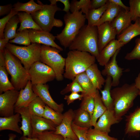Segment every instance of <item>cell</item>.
I'll return each instance as SVG.
<instances>
[{
  "instance_id": "cell-26",
  "label": "cell",
  "mask_w": 140,
  "mask_h": 140,
  "mask_svg": "<svg viewBox=\"0 0 140 140\" xmlns=\"http://www.w3.org/2000/svg\"><path fill=\"white\" fill-rule=\"evenodd\" d=\"M86 73L96 90H101L105 83V80L99 69L97 65L95 63L86 71Z\"/></svg>"
},
{
  "instance_id": "cell-4",
  "label": "cell",
  "mask_w": 140,
  "mask_h": 140,
  "mask_svg": "<svg viewBox=\"0 0 140 140\" xmlns=\"http://www.w3.org/2000/svg\"><path fill=\"white\" fill-rule=\"evenodd\" d=\"M82 13L81 11H75L73 13H66L64 16V27L55 37L65 49L69 47L85 25L86 18L85 15Z\"/></svg>"
},
{
  "instance_id": "cell-30",
  "label": "cell",
  "mask_w": 140,
  "mask_h": 140,
  "mask_svg": "<svg viewBox=\"0 0 140 140\" xmlns=\"http://www.w3.org/2000/svg\"><path fill=\"white\" fill-rule=\"evenodd\" d=\"M108 7L95 26H98L108 22L111 23L122 9L120 6L110 2L108 0Z\"/></svg>"
},
{
  "instance_id": "cell-19",
  "label": "cell",
  "mask_w": 140,
  "mask_h": 140,
  "mask_svg": "<svg viewBox=\"0 0 140 140\" xmlns=\"http://www.w3.org/2000/svg\"><path fill=\"white\" fill-rule=\"evenodd\" d=\"M57 126L53 122L43 117L32 116V137L36 134L46 131H55Z\"/></svg>"
},
{
  "instance_id": "cell-8",
  "label": "cell",
  "mask_w": 140,
  "mask_h": 140,
  "mask_svg": "<svg viewBox=\"0 0 140 140\" xmlns=\"http://www.w3.org/2000/svg\"><path fill=\"white\" fill-rule=\"evenodd\" d=\"M41 46L40 44L34 43L20 46L8 43L5 48L20 60L28 72L34 63L40 60Z\"/></svg>"
},
{
  "instance_id": "cell-20",
  "label": "cell",
  "mask_w": 140,
  "mask_h": 140,
  "mask_svg": "<svg viewBox=\"0 0 140 140\" xmlns=\"http://www.w3.org/2000/svg\"><path fill=\"white\" fill-rule=\"evenodd\" d=\"M15 112L19 114L22 118L21 127H20L23 135L31 138L32 134V116L27 107L15 108Z\"/></svg>"
},
{
  "instance_id": "cell-6",
  "label": "cell",
  "mask_w": 140,
  "mask_h": 140,
  "mask_svg": "<svg viewBox=\"0 0 140 140\" xmlns=\"http://www.w3.org/2000/svg\"><path fill=\"white\" fill-rule=\"evenodd\" d=\"M37 1L38 4L41 5L42 8L31 15L34 21L42 30L50 32L54 27H62L63 24L62 21L55 18L54 16L56 12L62 10L57 4H44L41 1Z\"/></svg>"
},
{
  "instance_id": "cell-49",
  "label": "cell",
  "mask_w": 140,
  "mask_h": 140,
  "mask_svg": "<svg viewBox=\"0 0 140 140\" xmlns=\"http://www.w3.org/2000/svg\"><path fill=\"white\" fill-rule=\"evenodd\" d=\"M50 4L52 5L57 4V2H60L62 3L64 5V8L62 11L65 12L66 13L69 12L70 8V3L69 0H49Z\"/></svg>"
},
{
  "instance_id": "cell-31",
  "label": "cell",
  "mask_w": 140,
  "mask_h": 140,
  "mask_svg": "<svg viewBox=\"0 0 140 140\" xmlns=\"http://www.w3.org/2000/svg\"><path fill=\"white\" fill-rule=\"evenodd\" d=\"M20 23L17 32L25 29H32L42 30L33 19L31 14L25 12H18L17 15Z\"/></svg>"
},
{
  "instance_id": "cell-44",
  "label": "cell",
  "mask_w": 140,
  "mask_h": 140,
  "mask_svg": "<svg viewBox=\"0 0 140 140\" xmlns=\"http://www.w3.org/2000/svg\"><path fill=\"white\" fill-rule=\"evenodd\" d=\"M135 43V45L133 49L125 57V59L130 60L137 59L140 60V38L136 39Z\"/></svg>"
},
{
  "instance_id": "cell-33",
  "label": "cell",
  "mask_w": 140,
  "mask_h": 140,
  "mask_svg": "<svg viewBox=\"0 0 140 140\" xmlns=\"http://www.w3.org/2000/svg\"><path fill=\"white\" fill-rule=\"evenodd\" d=\"M13 9L16 12L23 11L30 14L40 10L41 5L34 2L33 0L25 3L17 2L13 5Z\"/></svg>"
},
{
  "instance_id": "cell-41",
  "label": "cell",
  "mask_w": 140,
  "mask_h": 140,
  "mask_svg": "<svg viewBox=\"0 0 140 140\" xmlns=\"http://www.w3.org/2000/svg\"><path fill=\"white\" fill-rule=\"evenodd\" d=\"M94 96H91L83 97L80 105V108L87 111L92 116L94 107Z\"/></svg>"
},
{
  "instance_id": "cell-18",
  "label": "cell",
  "mask_w": 140,
  "mask_h": 140,
  "mask_svg": "<svg viewBox=\"0 0 140 140\" xmlns=\"http://www.w3.org/2000/svg\"><path fill=\"white\" fill-rule=\"evenodd\" d=\"M120 122L116 118L114 110H107L100 117L94 128L109 133L110 131L111 126Z\"/></svg>"
},
{
  "instance_id": "cell-58",
  "label": "cell",
  "mask_w": 140,
  "mask_h": 140,
  "mask_svg": "<svg viewBox=\"0 0 140 140\" xmlns=\"http://www.w3.org/2000/svg\"><path fill=\"white\" fill-rule=\"evenodd\" d=\"M138 20L139 23L140 24V16L138 19Z\"/></svg>"
},
{
  "instance_id": "cell-55",
  "label": "cell",
  "mask_w": 140,
  "mask_h": 140,
  "mask_svg": "<svg viewBox=\"0 0 140 140\" xmlns=\"http://www.w3.org/2000/svg\"><path fill=\"white\" fill-rule=\"evenodd\" d=\"M19 140H39L37 138L35 137L29 138L26 136H22L19 138Z\"/></svg>"
},
{
  "instance_id": "cell-15",
  "label": "cell",
  "mask_w": 140,
  "mask_h": 140,
  "mask_svg": "<svg viewBox=\"0 0 140 140\" xmlns=\"http://www.w3.org/2000/svg\"><path fill=\"white\" fill-rule=\"evenodd\" d=\"M30 39L32 43H37L50 46L55 48L61 51L63 50L62 48L54 42L55 36L50 32L42 30L29 29Z\"/></svg>"
},
{
  "instance_id": "cell-25",
  "label": "cell",
  "mask_w": 140,
  "mask_h": 140,
  "mask_svg": "<svg viewBox=\"0 0 140 140\" xmlns=\"http://www.w3.org/2000/svg\"><path fill=\"white\" fill-rule=\"evenodd\" d=\"M140 35V24L138 19L117 35V40L124 45L136 36Z\"/></svg>"
},
{
  "instance_id": "cell-34",
  "label": "cell",
  "mask_w": 140,
  "mask_h": 140,
  "mask_svg": "<svg viewBox=\"0 0 140 140\" xmlns=\"http://www.w3.org/2000/svg\"><path fill=\"white\" fill-rule=\"evenodd\" d=\"M20 22L18 15L12 17L6 24L4 30V38L9 40L14 38L17 35L16 30Z\"/></svg>"
},
{
  "instance_id": "cell-52",
  "label": "cell",
  "mask_w": 140,
  "mask_h": 140,
  "mask_svg": "<svg viewBox=\"0 0 140 140\" xmlns=\"http://www.w3.org/2000/svg\"><path fill=\"white\" fill-rule=\"evenodd\" d=\"M109 1L122 8L125 10L129 11V7L125 6L121 0H108Z\"/></svg>"
},
{
  "instance_id": "cell-11",
  "label": "cell",
  "mask_w": 140,
  "mask_h": 140,
  "mask_svg": "<svg viewBox=\"0 0 140 140\" xmlns=\"http://www.w3.org/2000/svg\"><path fill=\"white\" fill-rule=\"evenodd\" d=\"M34 93L46 105L55 111L62 113L64 110V104H58L52 97L49 90V86L46 84L32 85Z\"/></svg>"
},
{
  "instance_id": "cell-22",
  "label": "cell",
  "mask_w": 140,
  "mask_h": 140,
  "mask_svg": "<svg viewBox=\"0 0 140 140\" xmlns=\"http://www.w3.org/2000/svg\"><path fill=\"white\" fill-rule=\"evenodd\" d=\"M21 118L18 113L9 117H0V131L9 130L22 134L23 132L18 125Z\"/></svg>"
},
{
  "instance_id": "cell-2",
  "label": "cell",
  "mask_w": 140,
  "mask_h": 140,
  "mask_svg": "<svg viewBox=\"0 0 140 140\" xmlns=\"http://www.w3.org/2000/svg\"><path fill=\"white\" fill-rule=\"evenodd\" d=\"M96 59L90 53L78 50H70L65 58L64 77L73 80L78 75L86 72L95 63Z\"/></svg>"
},
{
  "instance_id": "cell-50",
  "label": "cell",
  "mask_w": 140,
  "mask_h": 140,
  "mask_svg": "<svg viewBox=\"0 0 140 140\" xmlns=\"http://www.w3.org/2000/svg\"><path fill=\"white\" fill-rule=\"evenodd\" d=\"M108 0H92L90 1V9H96L105 5Z\"/></svg>"
},
{
  "instance_id": "cell-35",
  "label": "cell",
  "mask_w": 140,
  "mask_h": 140,
  "mask_svg": "<svg viewBox=\"0 0 140 140\" xmlns=\"http://www.w3.org/2000/svg\"><path fill=\"white\" fill-rule=\"evenodd\" d=\"M108 0L104 6L96 9H90L85 15L88 20V25L94 26L101 18L107 9L108 5Z\"/></svg>"
},
{
  "instance_id": "cell-53",
  "label": "cell",
  "mask_w": 140,
  "mask_h": 140,
  "mask_svg": "<svg viewBox=\"0 0 140 140\" xmlns=\"http://www.w3.org/2000/svg\"><path fill=\"white\" fill-rule=\"evenodd\" d=\"M9 41V40L6 38L0 39V51L4 50L6 45Z\"/></svg>"
},
{
  "instance_id": "cell-57",
  "label": "cell",
  "mask_w": 140,
  "mask_h": 140,
  "mask_svg": "<svg viewBox=\"0 0 140 140\" xmlns=\"http://www.w3.org/2000/svg\"><path fill=\"white\" fill-rule=\"evenodd\" d=\"M64 140H74L70 138L66 137V138H64Z\"/></svg>"
},
{
  "instance_id": "cell-21",
  "label": "cell",
  "mask_w": 140,
  "mask_h": 140,
  "mask_svg": "<svg viewBox=\"0 0 140 140\" xmlns=\"http://www.w3.org/2000/svg\"><path fill=\"white\" fill-rule=\"evenodd\" d=\"M32 86L31 81L29 80L25 88L19 91L18 97L15 105V108L27 107L30 104L37 96L33 92Z\"/></svg>"
},
{
  "instance_id": "cell-32",
  "label": "cell",
  "mask_w": 140,
  "mask_h": 140,
  "mask_svg": "<svg viewBox=\"0 0 140 140\" xmlns=\"http://www.w3.org/2000/svg\"><path fill=\"white\" fill-rule=\"evenodd\" d=\"M73 122L76 125L82 127L90 128L91 116L87 111L80 108L74 111Z\"/></svg>"
},
{
  "instance_id": "cell-46",
  "label": "cell",
  "mask_w": 140,
  "mask_h": 140,
  "mask_svg": "<svg viewBox=\"0 0 140 140\" xmlns=\"http://www.w3.org/2000/svg\"><path fill=\"white\" fill-rule=\"evenodd\" d=\"M72 127L78 140H88L86 134L89 128L79 126L75 124L73 122L72 124Z\"/></svg>"
},
{
  "instance_id": "cell-10",
  "label": "cell",
  "mask_w": 140,
  "mask_h": 140,
  "mask_svg": "<svg viewBox=\"0 0 140 140\" xmlns=\"http://www.w3.org/2000/svg\"><path fill=\"white\" fill-rule=\"evenodd\" d=\"M19 91L15 89L9 90L0 94V116L9 117L14 115L15 105Z\"/></svg>"
},
{
  "instance_id": "cell-9",
  "label": "cell",
  "mask_w": 140,
  "mask_h": 140,
  "mask_svg": "<svg viewBox=\"0 0 140 140\" xmlns=\"http://www.w3.org/2000/svg\"><path fill=\"white\" fill-rule=\"evenodd\" d=\"M28 72L32 85L46 84L55 79V74L52 69L40 61L34 63Z\"/></svg>"
},
{
  "instance_id": "cell-13",
  "label": "cell",
  "mask_w": 140,
  "mask_h": 140,
  "mask_svg": "<svg viewBox=\"0 0 140 140\" xmlns=\"http://www.w3.org/2000/svg\"><path fill=\"white\" fill-rule=\"evenodd\" d=\"M120 49L117 51L109 62L104 66V68L101 72L103 75L109 76L111 77L112 87H115L119 85L120 79L123 74V68L118 66L116 60L117 56Z\"/></svg>"
},
{
  "instance_id": "cell-28",
  "label": "cell",
  "mask_w": 140,
  "mask_h": 140,
  "mask_svg": "<svg viewBox=\"0 0 140 140\" xmlns=\"http://www.w3.org/2000/svg\"><path fill=\"white\" fill-rule=\"evenodd\" d=\"M112 79L109 76H106L104 89L100 90L102 94V101L106 108L109 110H114L113 100L111 95L110 91L112 85Z\"/></svg>"
},
{
  "instance_id": "cell-1",
  "label": "cell",
  "mask_w": 140,
  "mask_h": 140,
  "mask_svg": "<svg viewBox=\"0 0 140 140\" xmlns=\"http://www.w3.org/2000/svg\"><path fill=\"white\" fill-rule=\"evenodd\" d=\"M139 90L135 83H125L110 91L114 104V111L117 119L120 122L134 104L139 95Z\"/></svg>"
},
{
  "instance_id": "cell-27",
  "label": "cell",
  "mask_w": 140,
  "mask_h": 140,
  "mask_svg": "<svg viewBox=\"0 0 140 140\" xmlns=\"http://www.w3.org/2000/svg\"><path fill=\"white\" fill-rule=\"evenodd\" d=\"M74 79L78 82L83 89V92L81 94L83 97L89 96L94 97L97 90L94 88L85 72L77 75Z\"/></svg>"
},
{
  "instance_id": "cell-36",
  "label": "cell",
  "mask_w": 140,
  "mask_h": 140,
  "mask_svg": "<svg viewBox=\"0 0 140 140\" xmlns=\"http://www.w3.org/2000/svg\"><path fill=\"white\" fill-rule=\"evenodd\" d=\"M46 105L37 96L30 104L27 107L32 115L43 117Z\"/></svg>"
},
{
  "instance_id": "cell-38",
  "label": "cell",
  "mask_w": 140,
  "mask_h": 140,
  "mask_svg": "<svg viewBox=\"0 0 140 140\" xmlns=\"http://www.w3.org/2000/svg\"><path fill=\"white\" fill-rule=\"evenodd\" d=\"M43 117L51 121L58 126L60 125L62 122L63 114L62 113L55 111L46 105Z\"/></svg>"
},
{
  "instance_id": "cell-5",
  "label": "cell",
  "mask_w": 140,
  "mask_h": 140,
  "mask_svg": "<svg viewBox=\"0 0 140 140\" xmlns=\"http://www.w3.org/2000/svg\"><path fill=\"white\" fill-rule=\"evenodd\" d=\"M4 54L6 68L11 76V82L15 89L19 91L25 88L30 80L29 72L20 60L5 48Z\"/></svg>"
},
{
  "instance_id": "cell-14",
  "label": "cell",
  "mask_w": 140,
  "mask_h": 140,
  "mask_svg": "<svg viewBox=\"0 0 140 140\" xmlns=\"http://www.w3.org/2000/svg\"><path fill=\"white\" fill-rule=\"evenodd\" d=\"M97 26L98 47L100 53L110 41L115 39L117 32L116 29L109 22H105Z\"/></svg>"
},
{
  "instance_id": "cell-37",
  "label": "cell",
  "mask_w": 140,
  "mask_h": 140,
  "mask_svg": "<svg viewBox=\"0 0 140 140\" xmlns=\"http://www.w3.org/2000/svg\"><path fill=\"white\" fill-rule=\"evenodd\" d=\"M107 132L91 127L86 134L88 140H118L117 138L110 136Z\"/></svg>"
},
{
  "instance_id": "cell-48",
  "label": "cell",
  "mask_w": 140,
  "mask_h": 140,
  "mask_svg": "<svg viewBox=\"0 0 140 140\" xmlns=\"http://www.w3.org/2000/svg\"><path fill=\"white\" fill-rule=\"evenodd\" d=\"M83 97V95L79 94L78 93H71L68 95H66L64 99L66 101L67 104L68 105L77 100H82Z\"/></svg>"
},
{
  "instance_id": "cell-56",
  "label": "cell",
  "mask_w": 140,
  "mask_h": 140,
  "mask_svg": "<svg viewBox=\"0 0 140 140\" xmlns=\"http://www.w3.org/2000/svg\"><path fill=\"white\" fill-rule=\"evenodd\" d=\"M9 140H14L16 137V135L12 133L8 135Z\"/></svg>"
},
{
  "instance_id": "cell-43",
  "label": "cell",
  "mask_w": 140,
  "mask_h": 140,
  "mask_svg": "<svg viewBox=\"0 0 140 140\" xmlns=\"http://www.w3.org/2000/svg\"><path fill=\"white\" fill-rule=\"evenodd\" d=\"M36 137L39 140H64L61 135L55 133L54 131H46L37 133L33 137Z\"/></svg>"
},
{
  "instance_id": "cell-12",
  "label": "cell",
  "mask_w": 140,
  "mask_h": 140,
  "mask_svg": "<svg viewBox=\"0 0 140 140\" xmlns=\"http://www.w3.org/2000/svg\"><path fill=\"white\" fill-rule=\"evenodd\" d=\"M63 114L62 122L60 125L57 126L55 133L61 135L64 138L68 137L74 140H78L72 127L74 115V111L70 109Z\"/></svg>"
},
{
  "instance_id": "cell-29",
  "label": "cell",
  "mask_w": 140,
  "mask_h": 140,
  "mask_svg": "<svg viewBox=\"0 0 140 140\" xmlns=\"http://www.w3.org/2000/svg\"><path fill=\"white\" fill-rule=\"evenodd\" d=\"M95 106L93 114L91 117L90 124L94 127L97 121L107 110L101 99L99 90H97L94 97Z\"/></svg>"
},
{
  "instance_id": "cell-40",
  "label": "cell",
  "mask_w": 140,
  "mask_h": 140,
  "mask_svg": "<svg viewBox=\"0 0 140 140\" xmlns=\"http://www.w3.org/2000/svg\"><path fill=\"white\" fill-rule=\"evenodd\" d=\"M10 43H15L28 46L31 44L28 29H25L17 32L16 36L13 39L9 40Z\"/></svg>"
},
{
  "instance_id": "cell-7",
  "label": "cell",
  "mask_w": 140,
  "mask_h": 140,
  "mask_svg": "<svg viewBox=\"0 0 140 140\" xmlns=\"http://www.w3.org/2000/svg\"><path fill=\"white\" fill-rule=\"evenodd\" d=\"M60 50L50 46H41L40 61L51 68L54 71L55 79L58 81L64 79L65 58L59 53Z\"/></svg>"
},
{
  "instance_id": "cell-3",
  "label": "cell",
  "mask_w": 140,
  "mask_h": 140,
  "mask_svg": "<svg viewBox=\"0 0 140 140\" xmlns=\"http://www.w3.org/2000/svg\"><path fill=\"white\" fill-rule=\"evenodd\" d=\"M68 48L70 50L88 52L95 57L96 59L99 54L97 26L85 25Z\"/></svg>"
},
{
  "instance_id": "cell-51",
  "label": "cell",
  "mask_w": 140,
  "mask_h": 140,
  "mask_svg": "<svg viewBox=\"0 0 140 140\" xmlns=\"http://www.w3.org/2000/svg\"><path fill=\"white\" fill-rule=\"evenodd\" d=\"M13 8V5L11 4L0 6V16L8 15L10 13Z\"/></svg>"
},
{
  "instance_id": "cell-16",
  "label": "cell",
  "mask_w": 140,
  "mask_h": 140,
  "mask_svg": "<svg viewBox=\"0 0 140 140\" xmlns=\"http://www.w3.org/2000/svg\"><path fill=\"white\" fill-rule=\"evenodd\" d=\"M125 134L129 136H139L140 133V106L126 116Z\"/></svg>"
},
{
  "instance_id": "cell-23",
  "label": "cell",
  "mask_w": 140,
  "mask_h": 140,
  "mask_svg": "<svg viewBox=\"0 0 140 140\" xmlns=\"http://www.w3.org/2000/svg\"><path fill=\"white\" fill-rule=\"evenodd\" d=\"M5 62L4 50L0 51V94L9 90L15 89L8 76Z\"/></svg>"
},
{
  "instance_id": "cell-47",
  "label": "cell",
  "mask_w": 140,
  "mask_h": 140,
  "mask_svg": "<svg viewBox=\"0 0 140 140\" xmlns=\"http://www.w3.org/2000/svg\"><path fill=\"white\" fill-rule=\"evenodd\" d=\"M18 12L15 11L13 8L9 14L0 19V39L4 38V30L7 23L12 17L17 15Z\"/></svg>"
},
{
  "instance_id": "cell-42",
  "label": "cell",
  "mask_w": 140,
  "mask_h": 140,
  "mask_svg": "<svg viewBox=\"0 0 140 140\" xmlns=\"http://www.w3.org/2000/svg\"><path fill=\"white\" fill-rule=\"evenodd\" d=\"M129 4L131 20L135 22L140 16V0H130Z\"/></svg>"
},
{
  "instance_id": "cell-24",
  "label": "cell",
  "mask_w": 140,
  "mask_h": 140,
  "mask_svg": "<svg viewBox=\"0 0 140 140\" xmlns=\"http://www.w3.org/2000/svg\"><path fill=\"white\" fill-rule=\"evenodd\" d=\"M131 21L129 12L122 9L111 23L116 29L117 35L131 24Z\"/></svg>"
},
{
  "instance_id": "cell-54",
  "label": "cell",
  "mask_w": 140,
  "mask_h": 140,
  "mask_svg": "<svg viewBox=\"0 0 140 140\" xmlns=\"http://www.w3.org/2000/svg\"><path fill=\"white\" fill-rule=\"evenodd\" d=\"M135 86L139 90V95L140 96V72L135 80Z\"/></svg>"
},
{
  "instance_id": "cell-39",
  "label": "cell",
  "mask_w": 140,
  "mask_h": 140,
  "mask_svg": "<svg viewBox=\"0 0 140 140\" xmlns=\"http://www.w3.org/2000/svg\"><path fill=\"white\" fill-rule=\"evenodd\" d=\"M90 0H73L70 3V11L73 13L81 9V11L86 15L90 9Z\"/></svg>"
},
{
  "instance_id": "cell-17",
  "label": "cell",
  "mask_w": 140,
  "mask_h": 140,
  "mask_svg": "<svg viewBox=\"0 0 140 140\" xmlns=\"http://www.w3.org/2000/svg\"><path fill=\"white\" fill-rule=\"evenodd\" d=\"M124 45L117 39L110 41L99 53V56L96 59L101 66H104L110 60L117 51Z\"/></svg>"
},
{
  "instance_id": "cell-45",
  "label": "cell",
  "mask_w": 140,
  "mask_h": 140,
  "mask_svg": "<svg viewBox=\"0 0 140 140\" xmlns=\"http://www.w3.org/2000/svg\"><path fill=\"white\" fill-rule=\"evenodd\" d=\"M70 92L78 93L81 92L82 93L83 90L78 82L74 79L71 82L67 84L66 87L61 91L60 94L64 95Z\"/></svg>"
}]
</instances>
